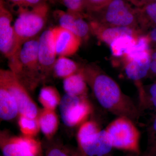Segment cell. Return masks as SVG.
Instances as JSON below:
<instances>
[{
    "instance_id": "1",
    "label": "cell",
    "mask_w": 156,
    "mask_h": 156,
    "mask_svg": "<svg viewBox=\"0 0 156 156\" xmlns=\"http://www.w3.org/2000/svg\"><path fill=\"white\" fill-rule=\"evenodd\" d=\"M88 86L101 106L117 117L137 121L141 115L139 106L124 93L118 83L99 66L88 64L81 66Z\"/></svg>"
},
{
    "instance_id": "2",
    "label": "cell",
    "mask_w": 156,
    "mask_h": 156,
    "mask_svg": "<svg viewBox=\"0 0 156 156\" xmlns=\"http://www.w3.org/2000/svg\"><path fill=\"white\" fill-rule=\"evenodd\" d=\"M38 41L39 37L24 42L8 58L9 69L28 90L34 89L44 80L39 63Z\"/></svg>"
},
{
    "instance_id": "3",
    "label": "cell",
    "mask_w": 156,
    "mask_h": 156,
    "mask_svg": "<svg viewBox=\"0 0 156 156\" xmlns=\"http://www.w3.org/2000/svg\"><path fill=\"white\" fill-rule=\"evenodd\" d=\"M128 0H112L101 9L86 13L89 20L112 27L138 28L136 9Z\"/></svg>"
},
{
    "instance_id": "4",
    "label": "cell",
    "mask_w": 156,
    "mask_h": 156,
    "mask_svg": "<svg viewBox=\"0 0 156 156\" xmlns=\"http://www.w3.org/2000/svg\"><path fill=\"white\" fill-rule=\"evenodd\" d=\"M113 148L132 153H140V132L134 121L127 117H117L105 129Z\"/></svg>"
},
{
    "instance_id": "5",
    "label": "cell",
    "mask_w": 156,
    "mask_h": 156,
    "mask_svg": "<svg viewBox=\"0 0 156 156\" xmlns=\"http://www.w3.org/2000/svg\"><path fill=\"white\" fill-rule=\"evenodd\" d=\"M49 10L47 3L17 14L14 27L20 45L27 41L40 36L44 31L48 21Z\"/></svg>"
},
{
    "instance_id": "6",
    "label": "cell",
    "mask_w": 156,
    "mask_h": 156,
    "mask_svg": "<svg viewBox=\"0 0 156 156\" xmlns=\"http://www.w3.org/2000/svg\"><path fill=\"white\" fill-rule=\"evenodd\" d=\"M79 147L85 156H107L113 147L106 131L93 120L87 121L80 126L77 134Z\"/></svg>"
},
{
    "instance_id": "7",
    "label": "cell",
    "mask_w": 156,
    "mask_h": 156,
    "mask_svg": "<svg viewBox=\"0 0 156 156\" xmlns=\"http://www.w3.org/2000/svg\"><path fill=\"white\" fill-rule=\"evenodd\" d=\"M62 121L69 127L80 126L87 121L92 112V105L87 96L66 93L59 105Z\"/></svg>"
},
{
    "instance_id": "8",
    "label": "cell",
    "mask_w": 156,
    "mask_h": 156,
    "mask_svg": "<svg viewBox=\"0 0 156 156\" xmlns=\"http://www.w3.org/2000/svg\"><path fill=\"white\" fill-rule=\"evenodd\" d=\"M0 85L8 89L17 101L19 115L37 118L39 111L28 90L18 81L10 69L0 70Z\"/></svg>"
},
{
    "instance_id": "9",
    "label": "cell",
    "mask_w": 156,
    "mask_h": 156,
    "mask_svg": "<svg viewBox=\"0 0 156 156\" xmlns=\"http://www.w3.org/2000/svg\"><path fill=\"white\" fill-rule=\"evenodd\" d=\"M12 13L0 2V50L7 58L14 55L20 46L15 34Z\"/></svg>"
},
{
    "instance_id": "10",
    "label": "cell",
    "mask_w": 156,
    "mask_h": 156,
    "mask_svg": "<svg viewBox=\"0 0 156 156\" xmlns=\"http://www.w3.org/2000/svg\"><path fill=\"white\" fill-rule=\"evenodd\" d=\"M55 37V27L44 30L39 37L38 53L44 80L53 73V66L58 57L56 53Z\"/></svg>"
},
{
    "instance_id": "11",
    "label": "cell",
    "mask_w": 156,
    "mask_h": 156,
    "mask_svg": "<svg viewBox=\"0 0 156 156\" xmlns=\"http://www.w3.org/2000/svg\"><path fill=\"white\" fill-rule=\"evenodd\" d=\"M3 156H40L41 145L34 137L12 136L1 138Z\"/></svg>"
},
{
    "instance_id": "12",
    "label": "cell",
    "mask_w": 156,
    "mask_h": 156,
    "mask_svg": "<svg viewBox=\"0 0 156 156\" xmlns=\"http://www.w3.org/2000/svg\"><path fill=\"white\" fill-rule=\"evenodd\" d=\"M54 16L58 23V26L72 32L83 41H87L91 34L89 20L86 13H76L57 10Z\"/></svg>"
},
{
    "instance_id": "13",
    "label": "cell",
    "mask_w": 156,
    "mask_h": 156,
    "mask_svg": "<svg viewBox=\"0 0 156 156\" xmlns=\"http://www.w3.org/2000/svg\"><path fill=\"white\" fill-rule=\"evenodd\" d=\"M89 21L91 34L108 46L115 40L122 36L130 35L138 36L143 34L139 30L132 27L108 26L95 21Z\"/></svg>"
},
{
    "instance_id": "14",
    "label": "cell",
    "mask_w": 156,
    "mask_h": 156,
    "mask_svg": "<svg viewBox=\"0 0 156 156\" xmlns=\"http://www.w3.org/2000/svg\"><path fill=\"white\" fill-rule=\"evenodd\" d=\"M56 27V48L57 56H73L78 51L83 42L72 32L57 26Z\"/></svg>"
},
{
    "instance_id": "15",
    "label": "cell",
    "mask_w": 156,
    "mask_h": 156,
    "mask_svg": "<svg viewBox=\"0 0 156 156\" xmlns=\"http://www.w3.org/2000/svg\"><path fill=\"white\" fill-rule=\"evenodd\" d=\"M150 59L151 53L123 61V69L127 77L135 84L141 83L148 75Z\"/></svg>"
},
{
    "instance_id": "16",
    "label": "cell",
    "mask_w": 156,
    "mask_h": 156,
    "mask_svg": "<svg viewBox=\"0 0 156 156\" xmlns=\"http://www.w3.org/2000/svg\"><path fill=\"white\" fill-rule=\"evenodd\" d=\"M138 28L143 34L156 27V3H147L136 8Z\"/></svg>"
},
{
    "instance_id": "17",
    "label": "cell",
    "mask_w": 156,
    "mask_h": 156,
    "mask_svg": "<svg viewBox=\"0 0 156 156\" xmlns=\"http://www.w3.org/2000/svg\"><path fill=\"white\" fill-rule=\"evenodd\" d=\"M19 115L17 101L14 96L2 85H0V118L11 121Z\"/></svg>"
},
{
    "instance_id": "18",
    "label": "cell",
    "mask_w": 156,
    "mask_h": 156,
    "mask_svg": "<svg viewBox=\"0 0 156 156\" xmlns=\"http://www.w3.org/2000/svg\"><path fill=\"white\" fill-rule=\"evenodd\" d=\"M37 118L41 131L48 139L52 138L59 126V120L55 110L43 108L39 111Z\"/></svg>"
},
{
    "instance_id": "19",
    "label": "cell",
    "mask_w": 156,
    "mask_h": 156,
    "mask_svg": "<svg viewBox=\"0 0 156 156\" xmlns=\"http://www.w3.org/2000/svg\"><path fill=\"white\" fill-rule=\"evenodd\" d=\"M88 85L80 69L77 73L63 80V87L66 93L79 96H87Z\"/></svg>"
},
{
    "instance_id": "20",
    "label": "cell",
    "mask_w": 156,
    "mask_h": 156,
    "mask_svg": "<svg viewBox=\"0 0 156 156\" xmlns=\"http://www.w3.org/2000/svg\"><path fill=\"white\" fill-rule=\"evenodd\" d=\"M138 90L140 111L147 109L156 110V81L147 86L142 83L135 84Z\"/></svg>"
},
{
    "instance_id": "21",
    "label": "cell",
    "mask_w": 156,
    "mask_h": 156,
    "mask_svg": "<svg viewBox=\"0 0 156 156\" xmlns=\"http://www.w3.org/2000/svg\"><path fill=\"white\" fill-rule=\"evenodd\" d=\"M81 66L66 56H58L53 69V73L56 77L64 79L77 73Z\"/></svg>"
},
{
    "instance_id": "22",
    "label": "cell",
    "mask_w": 156,
    "mask_h": 156,
    "mask_svg": "<svg viewBox=\"0 0 156 156\" xmlns=\"http://www.w3.org/2000/svg\"><path fill=\"white\" fill-rule=\"evenodd\" d=\"M139 36L125 35L117 38L109 46L112 56L116 58H122L129 49L136 44Z\"/></svg>"
},
{
    "instance_id": "23",
    "label": "cell",
    "mask_w": 156,
    "mask_h": 156,
    "mask_svg": "<svg viewBox=\"0 0 156 156\" xmlns=\"http://www.w3.org/2000/svg\"><path fill=\"white\" fill-rule=\"evenodd\" d=\"M38 99L43 108L55 110L60 104L61 97L56 88L46 86L40 90Z\"/></svg>"
},
{
    "instance_id": "24",
    "label": "cell",
    "mask_w": 156,
    "mask_h": 156,
    "mask_svg": "<svg viewBox=\"0 0 156 156\" xmlns=\"http://www.w3.org/2000/svg\"><path fill=\"white\" fill-rule=\"evenodd\" d=\"M19 116L18 126L23 135L34 137L41 131L37 117L33 118L21 115Z\"/></svg>"
},
{
    "instance_id": "25",
    "label": "cell",
    "mask_w": 156,
    "mask_h": 156,
    "mask_svg": "<svg viewBox=\"0 0 156 156\" xmlns=\"http://www.w3.org/2000/svg\"><path fill=\"white\" fill-rule=\"evenodd\" d=\"M10 11L18 14L20 11L28 10L47 4L48 0H2Z\"/></svg>"
},
{
    "instance_id": "26",
    "label": "cell",
    "mask_w": 156,
    "mask_h": 156,
    "mask_svg": "<svg viewBox=\"0 0 156 156\" xmlns=\"http://www.w3.org/2000/svg\"><path fill=\"white\" fill-rule=\"evenodd\" d=\"M67 11L73 13H85L87 0H62Z\"/></svg>"
},
{
    "instance_id": "27",
    "label": "cell",
    "mask_w": 156,
    "mask_h": 156,
    "mask_svg": "<svg viewBox=\"0 0 156 156\" xmlns=\"http://www.w3.org/2000/svg\"><path fill=\"white\" fill-rule=\"evenodd\" d=\"M147 148L156 151V115L148 128Z\"/></svg>"
},
{
    "instance_id": "28",
    "label": "cell",
    "mask_w": 156,
    "mask_h": 156,
    "mask_svg": "<svg viewBox=\"0 0 156 156\" xmlns=\"http://www.w3.org/2000/svg\"><path fill=\"white\" fill-rule=\"evenodd\" d=\"M112 1V0H87L85 9L86 13L97 11Z\"/></svg>"
},
{
    "instance_id": "29",
    "label": "cell",
    "mask_w": 156,
    "mask_h": 156,
    "mask_svg": "<svg viewBox=\"0 0 156 156\" xmlns=\"http://www.w3.org/2000/svg\"><path fill=\"white\" fill-rule=\"evenodd\" d=\"M148 76L156 78V47L151 49L150 65Z\"/></svg>"
},
{
    "instance_id": "30",
    "label": "cell",
    "mask_w": 156,
    "mask_h": 156,
    "mask_svg": "<svg viewBox=\"0 0 156 156\" xmlns=\"http://www.w3.org/2000/svg\"><path fill=\"white\" fill-rule=\"evenodd\" d=\"M46 156H70L64 151L58 148H54L50 150ZM83 156H85L83 155Z\"/></svg>"
},
{
    "instance_id": "31",
    "label": "cell",
    "mask_w": 156,
    "mask_h": 156,
    "mask_svg": "<svg viewBox=\"0 0 156 156\" xmlns=\"http://www.w3.org/2000/svg\"><path fill=\"white\" fill-rule=\"evenodd\" d=\"M148 38L149 39L151 45H153L156 47V27L149 31L146 34Z\"/></svg>"
},
{
    "instance_id": "32",
    "label": "cell",
    "mask_w": 156,
    "mask_h": 156,
    "mask_svg": "<svg viewBox=\"0 0 156 156\" xmlns=\"http://www.w3.org/2000/svg\"><path fill=\"white\" fill-rule=\"evenodd\" d=\"M156 152L147 149L143 153L135 154L134 156H155Z\"/></svg>"
},
{
    "instance_id": "33",
    "label": "cell",
    "mask_w": 156,
    "mask_h": 156,
    "mask_svg": "<svg viewBox=\"0 0 156 156\" xmlns=\"http://www.w3.org/2000/svg\"><path fill=\"white\" fill-rule=\"evenodd\" d=\"M150 2H152V0H140V7H141L147 3Z\"/></svg>"
},
{
    "instance_id": "34",
    "label": "cell",
    "mask_w": 156,
    "mask_h": 156,
    "mask_svg": "<svg viewBox=\"0 0 156 156\" xmlns=\"http://www.w3.org/2000/svg\"><path fill=\"white\" fill-rule=\"evenodd\" d=\"M135 153H128V154L126 156H134Z\"/></svg>"
},
{
    "instance_id": "35",
    "label": "cell",
    "mask_w": 156,
    "mask_h": 156,
    "mask_svg": "<svg viewBox=\"0 0 156 156\" xmlns=\"http://www.w3.org/2000/svg\"><path fill=\"white\" fill-rule=\"evenodd\" d=\"M152 2H154L156 3V0H152Z\"/></svg>"
},
{
    "instance_id": "36",
    "label": "cell",
    "mask_w": 156,
    "mask_h": 156,
    "mask_svg": "<svg viewBox=\"0 0 156 156\" xmlns=\"http://www.w3.org/2000/svg\"><path fill=\"white\" fill-rule=\"evenodd\" d=\"M155 156H156V155H155Z\"/></svg>"
},
{
    "instance_id": "37",
    "label": "cell",
    "mask_w": 156,
    "mask_h": 156,
    "mask_svg": "<svg viewBox=\"0 0 156 156\" xmlns=\"http://www.w3.org/2000/svg\"></svg>"
}]
</instances>
